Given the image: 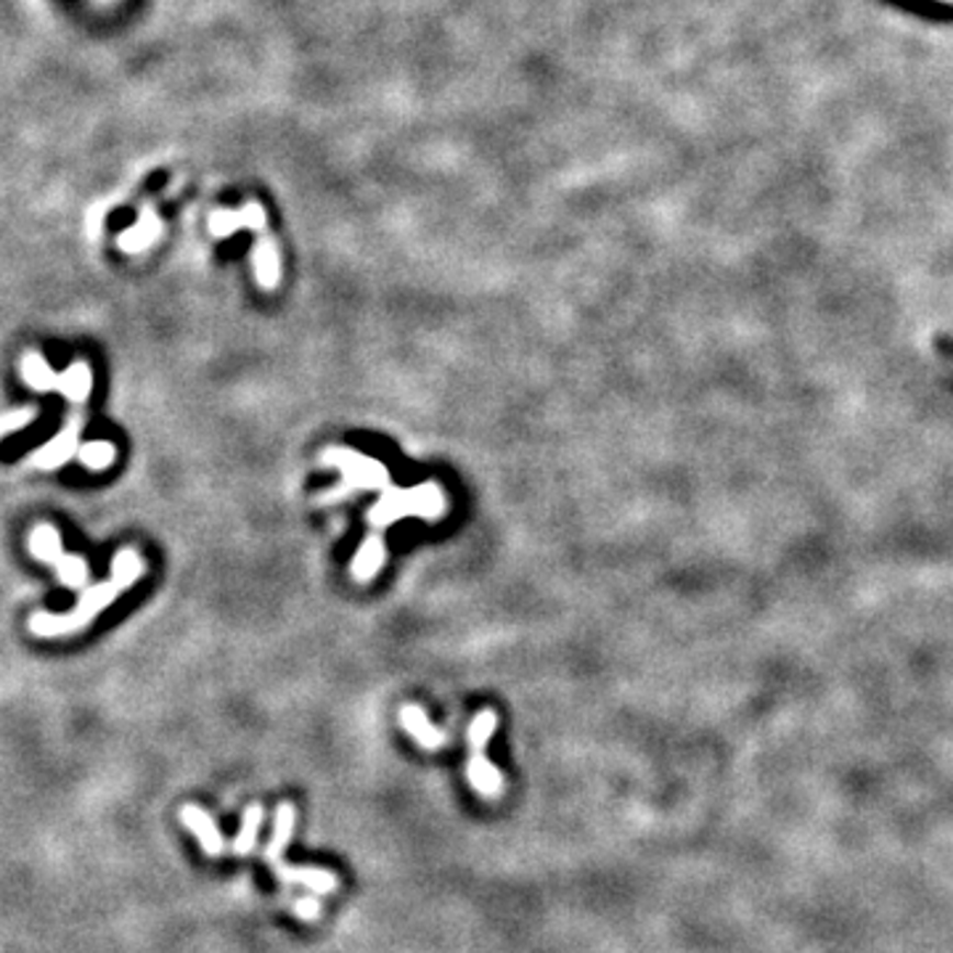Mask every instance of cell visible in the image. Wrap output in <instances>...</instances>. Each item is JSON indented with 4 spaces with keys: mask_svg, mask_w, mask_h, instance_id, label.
<instances>
[{
    "mask_svg": "<svg viewBox=\"0 0 953 953\" xmlns=\"http://www.w3.org/2000/svg\"><path fill=\"white\" fill-rule=\"evenodd\" d=\"M56 572H59V581L67 585V588H86L88 583V562L82 557H75V553H64L59 559V564H56Z\"/></svg>",
    "mask_w": 953,
    "mask_h": 953,
    "instance_id": "21",
    "label": "cell"
},
{
    "mask_svg": "<svg viewBox=\"0 0 953 953\" xmlns=\"http://www.w3.org/2000/svg\"><path fill=\"white\" fill-rule=\"evenodd\" d=\"M80 424H82L80 416L69 418L67 427H64L61 433L48 442V446H43L41 450H35V453L30 456V467L32 469H59L61 463L75 459V456L80 453V446H82Z\"/></svg>",
    "mask_w": 953,
    "mask_h": 953,
    "instance_id": "2",
    "label": "cell"
},
{
    "mask_svg": "<svg viewBox=\"0 0 953 953\" xmlns=\"http://www.w3.org/2000/svg\"><path fill=\"white\" fill-rule=\"evenodd\" d=\"M262 819H266V810H262V805L255 803V805H249L247 810H244L242 829H238V834L234 837V845H231V853L238 855V859H247V855L255 853L257 837H260Z\"/></svg>",
    "mask_w": 953,
    "mask_h": 953,
    "instance_id": "17",
    "label": "cell"
},
{
    "mask_svg": "<svg viewBox=\"0 0 953 953\" xmlns=\"http://www.w3.org/2000/svg\"><path fill=\"white\" fill-rule=\"evenodd\" d=\"M384 559H388V546H384L382 536H369L363 543L358 546L356 557H352L350 572L356 583H371L377 578V572L382 570Z\"/></svg>",
    "mask_w": 953,
    "mask_h": 953,
    "instance_id": "13",
    "label": "cell"
},
{
    "mask_svg": "<svg viewBox=\"0 0 953 953\" xmlns=\"http://www.w3.org/2000/svg\"><path fill=\"white\" fill-rule=\"evenodd\" d=\"M270 868H273V874L283 885H302L315 895H328L339 887L337 874L328 872L324 866H292L279 861V864H273Z\"/></svg>",
    "mask_w": 953,
    "mask_h": 953,
    "instance_id": "6",
    "label": "cell"
},
{
    "mask_svg": "<svg viewBox=\"0 0 953 953\" xmlns=\"http://www.w3.org/2000/svg\"><path fill=\"white\" fill-rule=\"evenodd\" d=\"M397 718H401V729L408 731L411 737H414V742L424 747V750H442V747L448 744L446 733L437 729L418 705H403Z\"/></svg>",
    "mask_w": 953,
    "mask_h": 953,
    "instance_id": "9",
    "label": "cell"
},
{
    "mask_svg": "<svg viewBox=\"0 0 953 953\" xmlns=\"http://www.w3.org/2000/svg\"><path fill=\"white\" fill-rule=\"evenodd\" d=\"M180 823H183L191 834H197L204 855L217 859V855L225 853V840L221 834V827H217L215 819H212L204 808H199L194 803L183 805V808H180Z\"/></svg>",
    "mask_w": 953,
    "mask_h": 953,
    "instance_id": "4",
    "label": "cell"
},
{
    "mask_svg": "<svg viewBox=\"0 0 953 953\" xmlns=\"http://www.w3.org/2000/svg\"><path fill=\"white\" fill-rule=\"evenodd\" d=\"M90 390H93V371H90L86 360H75L59 377V390L56 392H61L72 403H86Z\"/></svg>",
    "mask_w": 953,
    "mask_h": 953,
    "instance_id": "16",
    "label": "cell"
},
{
    "mask_svg": "<svg viewBox=\"0 0 953 953\" xmlns=\"http://www.w3.org/2000/svg\"><path fill=\"white\" fill-rule=\"evenodd\" d=\"M321 461L328 469H337L343 474V485L347 491H379L390 485V472L382 461L371 459V456L358 453V450L332 446L321 453Z\"/></svg>",
    "mask_w": 953,
    "mask_h": 953,
    "instance_id": "1",
    "label": "cell"
},
{
    "mask_svg": "<svg viewBox=\"0 0 953 953\" xmlns=\"http://www.w3.org/2000/svg\"><path fill=\"white\" fill-rule=\"evenodd\" d=\"M266 210L260 208L257 202H247L242 210H217L215 215L210 217V231L212 236L225 238L231 234H236L238 228H249L255 231V234H266Z\"/></svg>",
    "mask_w": 953,
    "mask_h": 953,
    "instance_id": "5",
    "label": "cell"
},
{
    "mask_svg": "<svg viewBox=\"0 0 953 953\" xmlns=\"http://www.w3.org/2000/svg\"><path fill=\"white\" fill-rule=\"evenodd\" d=\"M30 551L37 562L59 564V559L64 557L59 530L51 525H37L30 536Z\"/></svg>",
    "mask_w": 953,
    "mask_h": 953,
    "instance_id": "18",
    "label": "cell"
},
{
    "mask_svg": "<svg viewBox=\"0 0 953 953\" xmlns=\"http://www.w3.org/2000/svg\"><path fill=\"white\" fill-rule=\"evenodd\" d=\"M408 517V508H405V491L397 485H388L379 495V501L369 508V522L377 530L395 525L397 519Z\"/></svg>",
    "mask_w": 953,
    "mask_h": 953,
    "instance_id": "14",
    "label": "cell"
},
{
    "mask_svg": "<svg viewBox=\"0 0 953 953\" xmlns=\"http://www.w3.org/2000/svg\"><path fill=\"white\" fill-rule=\"evenodd\" d=\"M77 459H80L82 467H88L90 472H104V469L112 467L114 459H117V448L109 440H90L82 442Z\"/></svg>",
    "mask_w": 953,
    "mask_h": 953,
    "instance_id": "20",
    "label": "cell"
},
{
    "mask_svg": "<svg viewBox=\"0 0 953 953\" xmlns=\"http://www.w3.org/2000/svg\"><path fill=\"white\" fill-rule=\"evenodd\" d=\"M949 3H953V0H949Z\"/></svg>",
    "mask_w": 953,
    "mask_h": 953,
    "instance_id": "26",
    "label": "cell"
},
{
    "mask_svg": "<svg viewBox=\"0 0 953 953\" xmlns=\"http://www.w3.org/2000/svg\"><path fill=\"white\" fill-rule=\"evenodd\" d=\"M294 823H298V810H294V803L283 800L273 814V829H270V840L266 845V861L270 866L283 861V850H287L289 842H292Z\"/></svg>",
    "mask_w": 953,
    "mask_h": 953,
    "instance_id": "12",
    "label": "cell"
},
{
    "mask_svg": "<svg viewBox=\"0 0 953 953\" xmlns=\"http://www.w3.org/2000/svg\"><path fill=\"white\" fill-rule=\"evenodd\" d=\"M949 363H951V366H953V358H949Z\"/></svg>",
    "mask_w": 953,
    "mask_h": 953,
    "instance_id": "25",
    "label": "cell"
},
{
    "mask_svg": "<svg viewBox=\"0 0 953 953\" xmlns=\"http://www.w3.org/2000/svg\"><path fill=\"white\" fill-rule=\"evenodd\" d=\"M253 266H255V281L262 289H276L281 283V255L279 244L273 242L268 234H257V244L253 249Z\"/></svg>",
    "mask_w": 953,
    "mask_h": 953,
    "instance_id": "11",
    "label": "cell"
},
{
    "mask_svg": "<svg viewBox=\"0 0 953 953\" xmlns=\"http://www.w3.org/2000/svg\"><path fill=\"white\" fill-rule=\"evenodd\" d=\"M467 776L477 795L487 797V800H495V797L504 795V774L495 769L485 752L480 750L472 752V758H469L467 763Z\"/></svg>",
    "mask_w": 953,
    "mask_h": 953,
    "instance_id": "10",
    "label": "cell"
},
{
    "mask_svg": "<svg viewBox=\"0 0 953 953\" xmlns=\"http://www.w3.org/2000/svg\"><path fill=\"white\" fill-rule=\"evenodd\" d=\"M19 371H22L24 382H27L30 390H35V392L59 390L61 373H56L54 369H51L48 360H45L41 352H35V350L24 352L22 360H19Z\"/></svg>",
    "mask_w": 953,
    "mask_h": 953,
    "instance_id": "15",
    "label": "cell"
},
{
    "mask_svg": "<svg viewBox=\"0 0 953 953\" xmlns=\"http://www.w3.org/2000/svg\"><path fill=\"white\" fill-rule=\"evenodd\" d=\"M159 236H162V217H159V212L149 204V208L141 210L135 225H131L127 231H122L117 244L122 253L138 255L144 253V249H149L152 244H157Z\"/></svg>",
    "mask_w": 953,
    "mask_h": 953,
    "instance_id": "8",
    "label": "cell"
},
{
    "mask_svg": "<svg viewBox=\"0 0 953 953\" xmlns=\"http://www.w3.org/2000/svg\"><path fill=\"white\" fill-rule=\"evenodd\" d=\"M495 729H498V715L493 710L477 713L472 726H469V744H472V750L485 752V747L491 742Z\"/></svg>",
    "mask_w": 953,
    "mask_h": 953,
    "instance_id": "22",
    "label": "cell"
},
{
    "mask_svg": "<svg viewBox=\"0 0 953 953\" xmlns=\"http://www.w3.org/2000/svg\"><path fill=\"white\" fill-rule=\"evenodd\" d=\"M32 418H35V408L9 411V414L3 416V435L19 433V429H24V427H27V424H32Z\"/></svg>",
    "mask_w": 953,
    "mask_h": 953,
    "instance_id": "24",
    "label": "cell"
},
{
    "mask_svg": "<svg viewBox=\"0 0 953 953\" xmlns=\"http://www.w3.org/2000/svg\"><path fill=\"white\" fill-rule=\"evenodd\" d=\"M141 575H144V562H141L138 551L135 549H120L117 557H114L112 562V581L120 585L122 591L131 588L141 581Z\"/></svg>",
    "mask_w": 953,
    "mask_h": 953,
    "instance_id": "19",
    "label": "cell"
},
{
    "mask_svg": "<svg viewBox=\"0 0 953 953\" xmlns=\"http://www.w3.org/2000/svg\"><path fill=\"white\" fill-rule=\"evenodd\" d=\"M96 620L93 612H88L82 604H77L67 615H56V612H35L30 617V630L41 639H56V636L75 634V630L88 628Z\"/></svg>",
    "mask_w": 953,
    "mask_h": 953,
    "instance_id": "3",
    "label": "cell"
},
{
    "mask_svg": "<svg viewBox=\"0 0 953 953\" xmlns=\"http://www.w3.org/2000/svg\"><path fill=\"white\" fill-rule=\"evenodd\" d=\"M405 508H408V517L437 522L446 517L448 498L435 480L418 482V485L405 491Z\"/></svg>",
    "mask_w": 953,
    "mask_h": 953,
    "instance_id": "7",
    "label": "cell"
},
{
    "mask_svg": "<svg viewBox=\"0 0 953 953\" xmlns=\"http://www.w3.org/2000/svg\"><path fill=\"white\" fill-rule=\"evenodd\" d=\"M292 913L302 922H318L324 917V906L318 898H298L292 904Z\"/></svg>",
    "mask_w": 953,
    "mask_h": 953,
    "instance_id": "23",
    "label": "cell"
}]
</instances>
